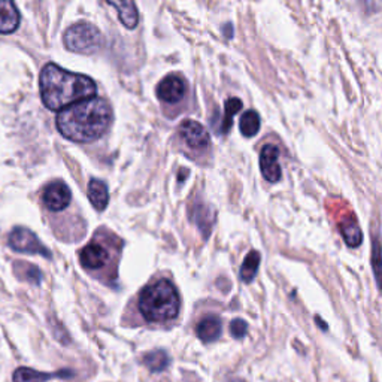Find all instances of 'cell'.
Returning <instances> with one entry per match:
<instances>
[{
	"label": "cell",
	"instance_id": "cell-5",
	"mask_svg": "<svg viewBox=\"0 0 382 382\" xmlns=\"http://www.w3.org/2000/svg\"><path fill=\"white\" fill-rule=\"evenodd\" d=\"M9 246L17 253L26 254H39L45 258H51V253L39 241V238L29 229L15 227L9 235Z\"/></svg>",
	"mask_w": 382,
	"mask_h": 382
},
{
	"label": "cell",
	"instance_id": "cell-20",
	"mask_svg": "<svg viewBox=\"0 0 382 382\" xmlns=\"http://www.w3.org/2000/svg\"><path fill=\"white\" fill-rule=\"evenodd\" d=\"M170 360H169V355L162 351V350H157V351H151L144 355V364L150 369L151 372H163L165 369L169 366Z\"/></svg>",
	"mask_w": 382,
	"mask_h": 382
},
{
	"label": "cell",
	"instance_id": "cell-10",
	"mask_svg": "<svg viewBox=\"0 0 382 382\" xmlns=\"http://www.w3.org/2000/svg\"><path fill=\"white\" fill-rule=\"evenodd\" d=\"M279 150L275 145H266L260 153V170L269 182L281 179V166L278 163Z\"/></svg>",
	"mask_w": 382,
	"mask_h": 382
},
{
	"label": "cell",
	"instance_id": "cell-1",
	"mask_svg": "<svg viewBox=\"0 0 382 382\" xmlns=\"http://www.w3.org/2000/svg\"><path fill=\"white\" fill-rule=\"evenodd\" d=\"M57 129L69 141L89 144L102 138L113 122V108L101 97H91L60 110Z\"/></svg>",
	"mask_w": 382,
	"mask_h": 382
},
{
	"label": "cell",
	"instance_id": "cell-12",
	"mask_svg": "<svg viewBox=\"0 0 382 382\" xmlns=\"http://www.w3.org/2000/svg\"><path fill=\"white\" fill-rule=\"evenodd\" d=\"M73 374L69 369H63V371H58L54 374H46L41 371H34V369L30 367H18L14 372V382H46L49 379L54 378H70Z\"/></svg>",
	"mask_w": 382,
	"mask_h": 382
},
{
	"label": "cell",
	"instance_id": "cell-9",
	"mask_svg": "<svg viewBox=\"0 0 382 382\" xmlns=\"http://www.w3.org/2000/svg\"><path fill=\"white\" fill-rule=\"evenodd\" d=\"M79 260L81 265L89 270L102 269L109 260V251L105 245L94 239L87 246H84V250L79 254Z\"/></svg>",
	"mask_w": 382,
	"mask_h": 382
},
{
	"label": "cell",
	"instance_id": "cell-13",
	"mask_svg": "<svg viewBox=\"0 0 382 382\" xmlns=\"http://www.w3.org/2000/svg\"><path fill=\"white\" fill-rule=\"evenodd\" d=\"M106 2L117 8L121 23L125 24L127 29H134L138 26L139 15L133 0H106Z\"/></svg>",
	"mask_w": 382,
	"mask_h": 382
},
{
	"label": "cell",
	"instance_id": "cell-4",
	"mask_svg": "<svg viewBox=\"0 0 382 382\" xmlns=\"http://www.w3.org/2000/svg\"><path fill=\"white\" fill-rule=\"evenodd\" d=\"M65 45L72 53L94 54L103 45V36L93 24L79 21L66 30Z\"/></svg>",
	"mask_w": 382,
	"mask_h": 382
},
{
	"label": "cell",
	"instance_id": "cell-18",
	"mask_svg": "<svg viewBox=\"0 0 382 382\" xmlns=\"http://www.w3.org/2000/svg\"><path fill=\"white\" fill-rule=\"evenodd\" d=\"M258 266H260V253L250 251L248 255L245 257V260L241 267V278L245 282H253L257 276Z\"/></svg>",
	"mask_w": 382,
	"mask_h": 382
},
{
	"label": "cell",
	"instance_id": "cell-22",
	"mask_svg": "<svg viewBox=\"0 0 382 382\" xmlns=\"http://www.w3.org/2000/svg\"><path fill=\"white\" fill-rule=\"evenodd\" d=\"M372 263H374L375 276L379 282V287L382 288V251H381V245L376 239H374V246H372Z\"/></svg>",
	"mask_w": 382,
	"mask_h": 382
},
{
	"label": "cell",
	"instance_id": "cell-6",
	"mask_svg": "<svg viewBox=\"0 0 382 382\" xmlns=\"http://www.w3.org/2000/svg\"><path fill=\"white\" fill-rule=\"evenodd\" d=\"M44 205L53 212H58L66 209L72 200V194L65 182L54 181L44 190L42 194Z\"/></svg>",
	"mask_w": 382,
	"mask_h": 382
},
{
	"label": "cell",
	"instance_id": "cell-17",
	"mask_svg": "<svg viewBox=\"0 0 382 382\" xmlns=\"http://www.w3.org/2000/svg\"><path fill=\"white\" fill-rule=\"evenodd\" d=\"M239 129L245 138L255 136L258 130H260V115H258L253 109L246 110V113L241 117Z\"/></svg>",
	"mask_w": 382,
	"mask_h": 382
},
{
	"label": "cell",
	"instance_id": "cell-11",
	"mask_svg": "<svg viewBox=\"0 0 382 382\" xmlns=\"http://www.w3.org/2000/svg\"><path fill=\"white\" fill-rule=\"evenodd\" d=\"M20 12L14 0H0V33L8 34L20 26Z\"/></svg>",
	"mask_w": 382,
	"mask_h": 382
},
{
	"label": "cell",
	"instance_id": "cell-3",
	"mask_svg": "<svg viewBox=\"0 0 382 382\" xmlns=\"http://www.w3.org/2000/svg\"><path fill=\"white\" fill-rule=\"evenodd\" d=\"M179 305V294L169 279H160L148 286L139 298V311L150 323H165L177 318Z\"/></svg>",
	"mask_w": 382,
	"mask_h": 382
},
{
	"label": "cell",
	"instance_id": "cell-19",
	"mask_svg": "<svg viewBox=\"0 0 382 382\" xmlns=\"http://www.w3.org/2000/svg\"><path fill=\"white\" fill-rule=\"evenodd\" d=\"M14 272L20 279L27 281V282H30V284H34V286H38L42 279V274H41L39 267H36L30 263L15 262Z\"/></svg>",
	"mask_w": 382,
	"mask_h": 382
},
{
	"label": "cell",
	"instance_id": "cell-7",
	"mask_svg": "<svg viewBox=\"0 0 382 382\" xmlns=\"http://www.w3.org/2000/svg\"><path fill=\"white\" fill-rule=\"evenodd\" d=\"M179 134L191 150L203 151L209 145V133L208 130L194 120H186L181 122Z\"/></svg>",
	"mask_w": 382,
	"mask_h": 382
},
{
	"label": "cell",
	"instance_id": "cell-16",
	"mask_svg": "<svg viewBox=\"0 0 382 382\" xmlns=\"http://www.w3.org/2000/svg\"><path fill=\"white\" fill-rule=\"evenodd\" d=\"M339 229H340L343 241L347 242V245L351 246V248H357V246L362 245L363 233H362L359 224H357V221L354 218L343 219L340 223V226H339Z\"/></svg>",
	"mask_w": 382,
	"mask_h": 382
},
{
	"label": "cell",
	"instance_id": "cell-21",
	"mask_svg": "<svg viewBox=\"0 0 382 382\" xmlns=\"http://www.w3.org/2000/svg\"><path fill=\"white\" fill-rule=\"evenodd\" d=\"M242 109V101L238 97H230L226 101V105H224V118H223V125H221V130L219 133L223 134H227L233 126V118H235V115L239 113V110Z\"/></svg>",
	"mask_w": 382,
	"mask_h": 382
},
{
	"label": "cell",
	"instance_id": "cell-23",
	"mask_svg": "<svg viewBox=\"0 0 382 382\" xmlns=\"http://www.w3.org/2000/svg\"><path fill=\"white\" fill-rule=\"evenodd\" d=\"M246 330H248V324H246L241 318L233 319L231 324H230L231 335L235 336L236 339H242L246 335Z\"/></svg>",
	"mask_w": 382,
	"mask_h": 382
},
{
	"label": "cell",
	"instance_id": "cell-15",
	"mask_svg": "<svg viewBox=\"0 0 382 382\" xmlns=\"http://www.w3.org/2000/svg\"><path fill=\"white\" fill-rule=\"evenodd\" d=\"M89 199L97 211H103L109 202L108 186L101 179H91L89 184Z\"/></svg>",
	"mask_w": 382,
	"mask_h": 382
},
{
	"label": "cell",
	"instance_id": "cell-8",
	"mask_svg": "<svg viewBox=\"0 0 382 382\" xmlns=\"http://www.w3.org/2000/svg\"><path fill=\"white\" fill-rule=\"evenodd\" d=\"M186 96V82L177 75H167L157 85V97L165 103H178Z\"/></svg>",
	"mask_w": 382,
	"mask_h": 382
},
{
	"label": "cell",
	"instance_id": "cell-14",
	"mask_svg": "<svg viewBox=\"0 0 382 382\" xmlns=\"http://www.w3.org/2000/svg\"><path fill=\"white\" fill-rule=\"evenodd\" d=\"M197 336L203 342H215L221 336V319L217 315H208L197 324Z\"/></svg>",
	"mask_w": 382,
	"mask_h": 382
},
{
	"label": "cell",
	"instance_id": "cell-2",
	"mask_svg": "<svg viewBox=\"0 0 382 382\" xmlns=\"http://www.w3.org/2000/svg\"><path fill=\"white\" fill-rule=\"evenodd\" d=\"M39 89L44 105L51 110H61L73 103L96 97L97 87L91 78L72 73L60 66L46 65L39 78Z\"/></svg>",
	"mask_w": 382,
	"mask_h": 382
}]
</instances>
